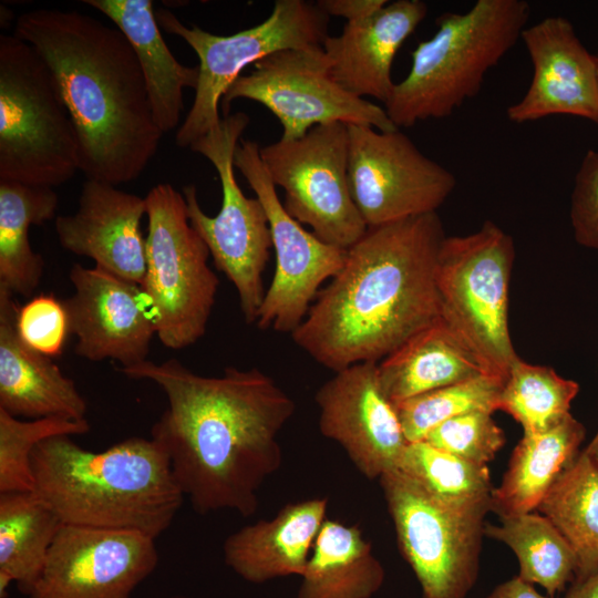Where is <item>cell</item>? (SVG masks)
<instances>
[{"instance_id": "6da1fadb", "label": "cell", "mask_w": 598, "mask_h": 598, "mask_svg": "<svg viewBox=\"0 0 598 598\" xmlns=\"http://www.w3.org/2000/svg\"><path fill=\"white\" fill-rule=\"evenodd\" d=\"M120 371L165 393L167 408L151 437L168 455L194 511L254 515L258 491L281 467L278 435L295 413V401L257 368L228 367L219 377H205L171 358Z\"/></svg>"}, {"instance_id": "7a4b0ae2", "label": "cell", "mask_w": 598, "mask_h": 598, "mask_svg": "<svg viewBox=\"0 0 598 598\" xmlns=\"http://www.w3.org/2000/svg\"><path fill=\"white\" fill-rule=\"evenodd\" d=\"M437 213L368 227L291 333L315 361L340 371L380 362L441 317Z\"/></svg>"}, {"instance_id": "3957f363", "label": "cell", "mask_w": 598, "mask_h": 598, "mask_svg": "<svg viewBox=\"0 0 598 598\" xmlns=\"http://www.w3.org/2000/svg\"><path fill=\"white\" fill-rule=\"evenodd\" d=\"M14 35L35 49L55 81L78 135L80 171L114 186L136 179L164 133L123 32L78 11L37 9L18 17Z\"/></svg>"}, {"instance_id": "277c9868", "label": "cell", "mask_w": 598, "mask_h": 598, "mask_svg": "<svg viewBox=\"0 0 598 598\" xmlns=\"http://www.w3.org/2000/svg\"><path fill=\"white\" fill-rule=\"evenodd\" d=\"M30 465L33 492L64 525L136 532L156 539L185 497L168 455L152 437L134 436L92 452L68 435L53 436L35 446Z\"/></svg>"}, {"instance_id": "5b68a950", "label": "cell", "mask_w": 598, "mask_h": 598, "mask_svg": "<svg viewBox=\"0 0 598 598\" xmlns=\"http://www.w3.org/2000/svg\"><path fill=\"white\" fill-rule=\"evenodd\" d=\"M530 7L525 0H478L463 13L436 19L434 35L412 51L408 75L384 110L398 127L451 115L478 94L487 71L516 44Z\"/></svg>"}, {"instance_id": "8992f818", "label": "cell", "mask_w": 598, "mask_h": 598, "mask_svg": "<svg viewBox=\"0 0 598 598\" xmlns=\"http://www.w3.org/2000/svg\"><path fill=\"white\" fill-rule=\"evenodd\" d=\"M80 171L78 135L35 49L0 35V181L55 187Z\"/></svg>"}, {"instance_id": "52a82bcc", "label": "cell", "mask_w": 598, "mask_h": 598, "mask_svg": "<svg viewBox=\"0 0 598 598\" xmlns=\"http://www.w3.org/2000/svg\"><path fill=\"white\" fill-rule=\"evenodd\" d=\"M514 258L513 238L487 220L473 234L446 236L436 264L441 318L503 381L518 357L508 330Z\"/></svg>"}, {"instance_id": "ba28073f", "label": "cell", "mask_w": 598, "mask_h": 598, "mask_svg": "<svg viewBox=\"0 0 598 598\" xmlns=\"http://www.w3.org/2000/svg\"><path fill=\"white\" fill-rule=\"evenodd\" d=\"M144 198L147 234L142 288L161 343L179 350L205 334L219 280L208 266L206 244L189 223L183 193L161 183Z\"/></svg>"}, {"instance_id": "9c48e42d", "label": "cell", "mask_w": 598, "mask_h": 598, "mask_svg": "<svg viewBox=\"0 0 598 598\" xmlns=\"http://www.w3.org/2000/svg\"><path fill=\"white\" fill-rule=\"evenodd\" d=\"M379 482L399 549L422 597L465 598L478 578L491 498L448 503L399 470L383 474Z\"/></svg>"}, {"instance_id": "30bf717a", "label": "cell", "mask_w": 598, "mask_h": 598, "mask_svg": "<svg viewBox=\"0 0 598 598\" xmlns=\"http://www.w3.org/2000/svg\"><path fill=\"white\" fill-rule=\"evenodd\" d=\"M155 16L159 28L182 38L199 60L195 99L175 136L182 148H189L219 126L218 105L246 66L278 51L322 47L330 18L317 3L277 0L261 23L230 35H216L195 25L186 27L165 9H158Z\"/></svg>"}, {"instance_id": "8fae6325", "label": "cell", "mask_w": 598, "mask_h": 598, "mask_svg": "<svg viewBox=\"0 0 598 598\" xmlns=\"http://www.w3.org/2000/svg\"><path fill=\"white\" fill-rule=\"evenodd\" d=\"M250 122L244 112L224 115L219 126L190 145L215 167L221 185V206L208 216L193 184L183 188L192 227L206 244L215 266L234 285L247 323H256L265 298L262 276L272 239L260 200L247 197L234 172V156Z\"/></svg>"}, {"instance_id": "7c38bea8", "label": "cell", "mask_w": 598, "mask_h": 598, "mask_svg": "<svg viewBox=\"0 0 598 598\" xmlns=\"http://www.w3.org/2000/svg\"><path fill=\"white\" fill-rule=\"evenodd\" d=\"M260 158L275 184L285 190L282 205L327 244L348 249L368 226L350 192L348 125L332 122L302 137L260 146Z\"/></svg>"}, {"instance_id": "4fadbf2b", "label": "cell", "mask_w": 598, "mask_h": 598, "mask_svg": "<svg viewBox=\"0 0 598 598\" xmlns=\"http://www.w3.org/2000/svg\"><path fill=\"white\" fill-rule=\"evenodd\" d=\"M240 75L221 99L224 115L236 99L265 105L280 122V140L302 137L312 127L332 122L398 128L384 109L341 87L330 75L322 47L289 49L270 54Z\"/></svg>"}, {"instance_id": "5bb4252c", "label": "cell", "mask_w": 598, "mask_h": 598, "mask_svg": "<svg viewBox=\"0 0 598 598\" xmlns=\"http://www.w3.org/2000/svg\"><path fill=\"white\" fill-rule=\"evenodd\" d=\"M259 148L255 141L241 140L234 156V166L266 212L276 255L275 275L256 324L261 330L292 333L305 320L322 283L342 268L347 249L324 243L287 213Z\"/></svg>"}, {"instance_id": "9a60e30c", "label": "cell", "mask_w": 598, "mask_h": 598, "mask_svg": "<svg viewBox=\"0 0 598 598\" xmlns=\"http://www.w3.org/2000/svg\"><path fill=\"white\" fill-rule=\"evenodd\" d=\"M348 131L350 192L368 227L436 213L453 192L454 175L400 128L350 124Z\"/></svg>"}, {"instance_id": "2e32d148", "label": "cell", "mask_w": 598, "mask_h": 598, "mask_svg": "<svg viewBox=\"0 0 598 598\" xmlns=\"http://www.w3.org/2000/svg\"><path fill=\"white\" fill-rule=\"evenodd\" d=\"M155 539L136 532L62 525L28 598H132L156 568Z\"/></svg>"}, {"instance_id": "e0dca14e", "label": "cell", "mask_w": 598, "mask_h": 598, "mask_svg": "<svg viewBox=\"0 0 598 598\" xmlns=\"http://www.w3.org/2000/svg\"><path fill=\"white\" fill-rule=\"evenodd\" d=\"M319 429L337 442L368 480L396 470L408 445L394 403L378 378V362L334 372L317 391Z\"/></svg>"}, {"instance_id": "ac0fdd59", "label": "cell", "mask_w": 598, "mask_h": 598, "mask_svg": "<svg viewBox=\"0 0 598 598\" xmlns=\"http://www.w3.org/2000/svg\"><path fill=\"white\" fill-rule=\"evenodd\" d=\"M69 278L74 291L63 302L75 354L94 362L110 359L120 369L148 360L156 328L142 286L80 264Z\"/></svg>"}, {"instance_id": "d6986e66", "label": "cell", "mask_w": 598, "mask_h": 598, "mask_svg": "<svg viewBox=\"0 0 598 598\" xmlns=\"http://www.w3.org/2000/svg\"><path fill=\"white\" fill-rule=\"evenodd\" d=\"M533 64L525 95L506 113L509 121L525 123L565 114L598 124L596 58L563 17H548L520 34Z\"/></svg>"}, {"instance_id": "ffe728a7", "label": "cell", "mask_w": 598, "mask_h": 598, "mask_svg": "<svg viewBox=\"0 0 598 598\" xmlns=\"http://www.w3.org/2000/svg\"><path fill=\"white\" fill-rule=\"evenodd\" d=\"M144 215L145 198L86 179L78 210L56 216L54 227L65 250L89 257L95 267L142 286L146 270V238L141 229Z\"/></svg>"}, {"instance_id": "44dd1931", "label": "cell", "mask_w": 598, "mask_h": 598, "mask_svg": "<svg viewBox=\"0 0 598 598\" xmlns=\"http://www.w3.org/2000/svg\"><path fill=\"white\" fill-rule=\"evenodd\" d=\"M426 13L424 1L396 0L369 19L346 23L340 35H328L322 44L331 78L355 96L385 103L395 85L393 60Z\"/></svg>"}, {"instance_id": "7402d4cb", "label": "cell", "mask_w": 598, "mask_h": 598, "mask_svg": "<svg viewBox=\"0 0 598 598\" xmlns=\"http://www.w3.org/2000/svg\"><path fill=\"white\" fill-rule=\"evenodd\" d=\"M19 305L0 286V409L16 417L85 419L87 403L72 379L17 331Z\"/></svg>"}, {"instance_id": "603a6c76", "label": "cell", "mask_w": 598, "mask_h": 598, "mask_svg": "<svg viewBox=\"0 0 598 598\" xmlns=\"http://www.w3.org/2000/svg\"><path fill=\"white\" fill-rule=\"evenodd\" d=\"M327 507V497L288 503L271 519L239 528L224 542L225 564L251 584L302 577Z\"/></svg>"}, {"instance_id": "cb8c5ba5", "label": "cell", "mask_w": 598, "mask_h": 598, "mask_svg": "<svg viewBox=\"0 0 598 598\" xmlns=\"http://www.w3.org/2000/svg\"><path fill=\"white\" fill-rule=\"evenodd\" d=\"M106 16L131 43L148 91L154 121L175 130L184 111V90H196L199 69L179 63L165 43L151 0H85Z\"/></svg>"}, {"instance_id": "d4e9b609", "label": "cell", "mask_w": 598, "mask_h": 598, "mask_svg": "<svg viewBox=\"0 0 598 598\" xmlns=\"http://www.w3.org/2000/svg\"><path fill=\"white\" fill-rule=\"evenodd\" d=\"M481 374L478 359L441 317L378 362L380 384L393 403Z\"/></svg>"}, {"instance_id": "484cf974", "label": "cell", "mask_w": 598, "mask_h": 598, "mask_svg": "<svg viewBox=\"0 0 598 598\" xmlns=\"http://www.w3.org/2000/svg\"><path fill=\"white\" fill-rule=\"evenodd\" d=\"M586 429L569 414L548 431L523 434L499 485L492 491L491 512L498 517L537 511L557 477L575 461Z\"/></svg>"}, {"instance_id": "4316f807", "label": "cell", "mask_w": 598, "mask_h": 598, "mask_svg": "<svg viewBox=\"0 0 598 598\" xmlns=\"http://www.w3.org/2000/svg\"><path fill=\"white\" fill-rule=\"evenodd\" d=\"M385 571L358 526L326 519L316 538L297 598H371Z\"/></svg>"}, {"instance_id": "83f0119b", "label": "cell", "mask_w": 598, "mask_h": 598, "mask_svg": "<svg viewBox=\"0 0 598 598\" xmlns=\"http://www.w3.org/2000/svg\"><path fill=\"white\" fill-rule=\"evenodd\" d=\"M62 525L34 492L0 493V598H7L12 581L29 594Z\"/></svg>"}, {"instance_id": "f1b7e54d", "label": "cell", "mask_w": 598, "mask_h": 598, "mask_svg": "<svg viewBox=\"0 0 598 598\" xmlns=\"http://www.w3.org/2000/svg\"><path fill=\"white\" fill-rule=\"evenodd\" d=\"M59 196L51 187L0 181V286L29 297L42 279L44 260L29 228L55 217Z\"/></svg>"}, {"instance_id": "f546056e", "label": "cell", "mask_w": 598, "mask_h": 598, "mask_svg": "<svg viewBox=\"0 0 598 598\" xmlns=\"http://www.w3.org/2000/svg\"><path fill=\"white\" fill-rule=\"evenodd\" d=\"M485 536L505 544L515 554L518 577L542 586L555 597L578 573V558L554 524L539 512L501 517L486 524Z\"/></svg>"}, {"instance_id": "4dcf8cb0", "label": "cell", "mask_w": 598, "mask_h": 598, "mask_svg": "<svg viewBox=\"0 0 598 598\" xmlns=\"http://www.w3.org/2000/svg\"><path fill=\"white\" fill-rule=\"evenodd\" d=\"M537 512L554 524L575 551L576 577L598 569V465L585 450L557 477Z\"/></svg>"}, {"instance_id": "1f68e13d", "label": "cell", "mask_w": 598, "mask_h": 598, "mask_svg": "<svg viewBox=\"0 0 598 598\" xmlns=\"http://www.w3.org/2000/svg\"><path fill=\"white\" fill-rule=\"evenodd\" d=\"M579 384L557 374L553 368L532 364L519 357L503 382L498 410L523 427V434L550 430L569 414Z\"/></svg>"}, {"instance_id": "d6a6232c", "label": "cell", "mask_w": 598, "mask_h": 598, "mask_svg": "<svg viewBox=\"0 0 598 598\" xmlns=\"http://www.w3.org/2000/svg\"><path fill=\"white\" fill-rule=\"evenodd\" d=\"M396 470L448 503L487 499L494 488L488 465L470 462L425 441L408 443Z\"/></svg>"}, {"instance_id": "836d02e7", "label": "cell", "mask_w": 598, "mask_h": 598, "mask_svg": "<svg viewBox=\"0 0 598 598\" xmlns=\"http://www.w3.org/2000/svg\"><path fill=\"white\" fill-rule=\"evenodd\" d=\"M503 380L481 374L394 403L409 443L423 441L439 424L455 416L498 410Z\"/></svg>"}, {"instance_id": "e575fe53", "label": "cell", "mask_w": 598, "mask_h": 598, "mask_svg": "<svg viewBox=\"0 0 598 598\" xmlns=\"http://www.w3.org/2000/svg\"><path fill=\"white\" fill-rule=\"evenodd\" d=\"M89 431L86 419L54 416L22 421L0 409V493L33 492L30 457L41 441Z\"/></svg>"}, {"instance_id": "d590c367", "label": "cell", "mask_w": 598, "mask_h": 598, "mask_svg": "<svg viewBox=\"0 0 598 598\" xmlns=\"http://www.w3.org/2000/svg\"><path fill=\"white\" fill-rule=\"evenodd\" d=\"M493 413L475 411L450 419L429 432V444L470 462L488 465L505 445Z\"/></svg>"}, {"instance_id": "8d00e7d4", "label": "cell", "mask_w": 598, "mask_h": 598, "mask_svg": "<svg viewBox=\"0 0 598 598\" xmlns=\"http://www.w3.org/2000/svg\"><path fill=\"white\" fill-rule=\"evenodd\" d=\"M17 331L21 341L49 358L59 355L70 332L63 300L39 295L19 307Z\"/></svg>"}, {"instance_id": "74e56055", "label": "cell", "mask_w": 598, "mask_h": 598, "mask_svg": "<svg viewBox=\"0 0 598 598\" xmlns=\"http://www.w3.org/2000/svg\"><path fill=\"white\" fill-rule=\"evenodd\" d=\"M570 220L576 241L598 250V152L589 150L575 177Z\"/></svg>"}, {"instance_id": "f35d334b", "label": "cell", "mask_w": 598, "mask_h": 598, "mask_svg": "<svg viewBox=\"0 0 598 598\" xmlns=\"http://www.w3.org/2000/svg\"><path fill=\"white\" fill-rule=\"evenodd\" d=\"M386 0H319L316 3L329 17H341L347 23L363 21L374 16Z\"/></svg>"}, {"instance_id": "ab89813d", "label": "cell", "mask_w": 598, "mask_h": 598, "mask_svg": "<svg viewBox=\"0 0 598 598\" xmlns=\"http://www.w3.org/2000/svg\"><path fill=\"white\" fill-rule=\"evenodd\" d=\"M486 598H556L539 594L534 585L524 581L518 576L513 577L498 586Z\"/></svg>"}, {"instance_id": "60d3db41", "label": "cell", "mask_w": 598, "mask_h": 598, "mask_svg": "<svg viewBox=\"0 0 598 598\" xmlns=\"http://www.w3.org/2000/svg\"><path fill=\"white\" fill-rule=\"evenodd\" d=\"M565 598H598V569L589 575L576 577Z\"/></svg>"}, {"instance_id": "b9f144b4", "label": "cell", "mask_w": 598, "mask_h": 598, "mask_svg": "<svg viewBox=\"0 0 598 598\" xmlns=\"http://www.w3.org/2000/svg\"><path fill=\"white\" fill-rule=\"evenodd\" d=\"M584 450L598 465V431L594 439L590 441V443Z\"/></svg>"}, {"instance_id": "7bdbcfd3", "label": "cell", "mask_w": 598, "mask_h": 598, "mask_svg": "<svg viewBox=\"0 0 598 598\" xmlns=\"http://www.w3.org/2000/svg\"><path fill=\"white\" fill-rule=\"evenodd\" d=\"M595 58H596L597 80H598V53H597V55Z\"/></svg>"}]
</instances>
